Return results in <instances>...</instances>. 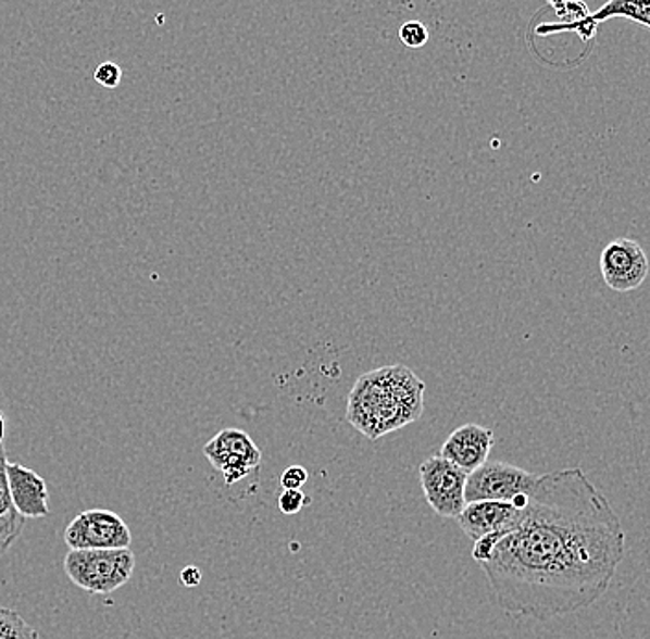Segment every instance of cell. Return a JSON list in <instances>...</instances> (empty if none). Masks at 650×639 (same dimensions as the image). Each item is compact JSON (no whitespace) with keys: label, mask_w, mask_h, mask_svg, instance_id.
Returning <instances> with one entry per match:
<instances>
[{"label":"cell","mask_w":650,"mask_h":639,"mask_svg":"<svg viewBox=\"0 0 650 639\" xmlns=\"http://www.w3.org/2000/svg\"><path fill=\"white\" fill-rule=\"evenodd\" d=\"M625 556V530L580 467L540 475L525 519L479 564L509 615L549 622L597 603Z\"/></svg>","instance_id":"6da1fadb"},{"label":"cell","mask_w":650,"mask_h":639,"mask_svg":"<svg viewBox=\"0 0 650 639\" xmlns=\"http://www.w3.org/2000/svg\"><path fill=\"white\" fill-rule=\"evenodd\" d=\"M425 383L403 364L361 375L351 388L346 418L370 440L416 422L424 412Z\"/></svg>","instance_id":"7a4b0ae2"},{"label":"cell","mask_w":650,"mask_h":639,"mask_svg":"<svg viewBox=\"0 0 650 639\" xmlns=\"http://www.w3.org/2000/svg\"><path fill=\"white\" fill-rule=\"evenodd\" d=\"M67 577L80 590L108 596L123 588L136 569V554L124 549H76L63 562Z\"/></svg>","instance_id":"3957f363"},{"label":"cell","mask_w":650,"mask_h":639,"mask_svg":"<svg viewBox=\"0 0 650 639\" xmlns=\"http://www.w3.org/2000/svg\"><path fill=\"white\" fill-rule=\"evenodd\" d=\"M467 472L440 455L430 456L420 466V483L425 499L438 516L457 519L466 506L464 488Z\"/></svg>","instance_id":"277c9868"},{"label":"cell","mask_w":650,"mask_h":639,"mask_svg":"<svg viewBox=\"0 0 650 639\" xmlns=\"http://www.w3.org/2000/svg\"><path fill=\"white\" fill-rule=\"evenodd\" d=\"M203 455L221 472L227 486L246 479L261 464V449L240 429H222L203 446Z\"/></svg>","instance_id":"5b68a950"},{"label":"cell","mask_w":650,"mask_h":639,"mask_svg":"<svg viewBox=\"0 0 650 639\" xmlns=\"http://www.w3.org/2000/svg\"><path fill=\"white\" fill-rule=\"evenodd\" d=\"M538 475L528 474L523 467L507 462L486 461L483 466L467 474L464 499L473 501H512L520 493L533 490Z\"/></svg>","instance_id":"8992f818"},{"label":"cell","mask_w":650,"mask_h":639,"mask_svg":"<svg viewBox=\"0 0 650 639\" xmlns=\"http://www.w3.org/2000/svg\"><path fill=\"white\" fill-rule=\"evenodd\" d=\"M63 540L76 549H124L132 546V530L123 517L104 509L82 512L68 523Z\"/></svg>","instance_id":"52a82bcc"},{"label":"cell","mask_w":650,"mask_h":639,"mask_svg":"<svg viewBox=\"0 0 650 639\" xmlns=\"http://www.w3.org/2000/svg\"><path fill=\"white\" fill-rule=\"evenodd\" d=\"M601 274L610 289L630 292L639 289L649 276V259L639 242L620 237L602 250Z\"/></svg>","instance_id":"ba28073f"},{"label":"cell","mask_w":650,"mask_h":639,"mask_svg":"<svg viewBox=\"0 0 650 639\" xmlns=\"http://www.w3.org/2000/svg\"><path fill=\"white\" fill-rule=\"evenodd\" d=\"M525 509L510 501H473L462 509L457 522L472 541L488 535L507 536L522 525Z\"/></svg>","instance_id":"9c48e42d"},{"label":"cell","mask_w":650,"mask_h":639,"mask_svg":"<svg viewBox=\"0 0 650 639\" xmlns=\"http://www.w3.org/2000/svg\"><path fill=\"white\" fill-rule=\"evenodd\" d=\"M8 486L15 512L23 519H39L50 514L47 480L30 467L8 461Z\"/></svg>","instance_id":"30bf717a"},{"label":"cell","mask_w":650,"mask_h":639,"mask_svg":"<svg viewBox=\"0 0 650 639\" xmlns=\"http://www.w3.org/2000/svg\"><path fill=\"white\" fill-rule=\"evenodd\" d=\"M493 446V430L485 425L466 424L453 430L440 449V456L453 462L467 474L483 466L490 456Z\"/></svg>","instance_id":"8fae6325"},{"label":"cell","mask_w":650,"mask_h":639,"mask_svg":"<svg viewBox=\"0 0 650 639\" xmlns=\"http://www.w3.org/2000/svg\"><path fill=\"white\" fill-rule=\"evenodd\" d=\"M612 17L630 18L643 28H650V0H608L607 4L591 13L597 25Z\"/></svg>","instance_id":"7c38bea8"},{"label":"cell","mask_w":650,"mask_h":639,"mask_svg":"<svg viewBox=\"0 0 650 639\" xmlns=\"http://www.w3.org/2000/svg\"><path fill=\"white\" fill-rule=\"evenodd\" d=\"M0 639H39V634L15 610L0 606Z\"/></svg>","instance_id":"4fadbf2b"},{"label":"cell","mask_w":650,"mask_h":639,"mask_svg":"<svg viewBox=\"0 0 650 639\" xmlns=\"http://www.w3.org/2000/svg\"><path fill=\"white\" fill-rule=\"evenodd\" d=\"M597 23L591 18V13H589L588 18H583V21H577V23H571V25H562V23H547V25H540L536 28V34H540V36H546V34H557V32H578L580 37H583L584 43L589 41L591 37L596 36L597 32Z\"/></svg>","instance_id":"5bb4252c"},{"label":"cell","mask_w":650,"mask_h":639,"mask_svg":"<svg viewBox=\"0 0 650 639\" xmlns=\"http://www.w3.org/2000/svg\"><path fill=\"white\" fill-rule=\"evenodd\" d=\"M25 519L18 516L17 512L12 516L0 517V556L7 554L23 532Z\"/></svg>","instance_id":"9a60e30c"},{"label":"cell","mask_w":650,"mask_h":639,"mask_svg":"<svg viewBox=\"0 0 650 639\" xmlns=\"http://www.w3.org/2000/svg\"><path fill=\"white\" fill-rule=\"evenodd\" d=\"M399 39L409 49H422L429 43V30L420 21H407L405 25L399 28Z\"/></svg>","instance_id":"2e32d148"},{"label":"cell","mask_w":650,"mask_h":639,"mask_svg":"<svg viewBox=\"0 0 650 639\" xmlns=\"http://www.w3.org/2000/svg\"><path fill=\"white\" fill-rule=\"evenodd\" d=\"M8 456L4 449L0 448V517L12 516L15 514V509L12 504V496H10V486H8Z\"/></svg>","instance_id":"e0dca14e"},{"label":"cell","mask_w":650,"mask_h":639,"mask_svg":"<svg viewBox=\"0 0 650 639\" xmlns=\"http://www.w3.org/2000/svg\"><path fill=\"white\" fill-rule=\"evenodd\" d=\"M554 10H557V15L562 18V25H571V23L589 17V8L584 0H565L562 7L554 8Z\"/></svg>","instance_id":"ac0fdd59"},{"label":"cell","mask_w":650,"mask_h":639,"mask_svg":"<svg viewBox=\"0 0 650 639\" xmlns=\"http://www.w3.org/2000/svg\"><path fill=\"white\" fill-rule=\"evenodd\" d=\"M95 80L99 82L102 87L115 89L121 84V80H123V71H121L117 63H100L97 71H95Z\"/></svg>","instance_id":"d6986e66"},{"label":"cell","mask_w":650,"mask_h":639,"mask_svg":"<svg viewBox=\"0 0 650 639\" xmlns=\"http://www.w3.org/2000/svg\"><path fill=\"white\" fill-rule=\"evenodd\" d=\"M277 504H279V511L283 514L292 516V514H298L305 504H309V499L301 490H283Z\"/></svg>","instance_id":"ffe728a7"},{"label":"cell","mask_w":650,"mask_h":639,"mask_svg":"<svg viewBox=\"0 0 650 639\" xmlns=\"http://www.w3.org/2000/svg\"><path fill=\"white\" fill-rule=\"evenodd\" d=\"M309 480L308 469L303 466H289L282 475L283 490H301Z\"/></svg>","instance_id":"44dd1931"},{"label":"cell","mask_w":650,"mask_h":639,"mask_svg":"<svg viewBox=\"0 0 650 639\" xmlns=\"http://www.w3.org/2000/svg\"><path fill=\"white\" fill-rule=\"evenodd\" d=\"M179 578H182V585L187 588H197L202 582V572L197 566H187L179 573Z\"/></svg>","instance_id":"7402d4cb"},{"label":"cell","mask_w":650,"mask_h":639,"mask_svg":"<svg viewBox=\"0 0 650 639\" xmlns=\"http://www.w3.org/2000/svg\"><path fill=\"white\" fill-rule=\"evenodd\" d=\"M4 430H7V419H4L2 412H0V448H2V442H4Z\"/></svg>","instance_id":"603a6c76"},{"label":"cell","mask_w":650,"mask_h":639,"mask_svg":"<svg viewBox=\"0 0 650 639\" xmlns=\"http://www.w3.org/2000/svg\"><path fill=\"white\" fill-rule=\"evenodd\" d=\"M547 2H549V4H551L552 8H559L562 7V4H564L565 0H547Z\"/></svg>","instance_id":"cb8c5ba5"}]
</instances>
